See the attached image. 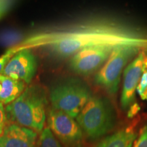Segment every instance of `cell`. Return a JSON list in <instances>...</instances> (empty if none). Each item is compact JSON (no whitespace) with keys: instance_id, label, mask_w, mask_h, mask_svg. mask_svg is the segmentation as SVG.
I'll return each mask as SVG.
<instances>
[{"instance_id":"1","label":"cell","mask_w":147,"mask_h":147,"mask_svg":"<svg viewBox=\"0 0 147 147\" xmlns=\"http://www.w3.org/2000/svg\"><path fill=\"white\" fill-rule=\"evenodd\" d=\"M121 45L147 47V38L120 25L98 23L69 30L38 34L29 37L19 46L28 49L47 47L55 54L65 57L88 47Z\"/></svg>"},{"instance_id":"2","label":"cell","mask_w":147,"mask_h":147,"mask_svg":"<svg viewBox=\"0 0 147 147\" xmlns=\"http://www.w3.org/2000/svg\"><path fill=\"white\" fill-rule=\"evenodd\" d=\"M47 103L43 86L38 83L29 84L19 97L5 107L7 119L37 133L41 132L47 119Z\"/></svg>"},{"instance_id":"3","label":"cell","mask_w":147,"mask_h":147,"mask_svg":"<svg viewBox=\"0 0 147 147\" xmlns=\"http://www.w3.org/2000/svg\"><path fill=\"white\" fill-rule=\"evenodd\" d=\"M76 119L82 131L89 138L96 140L113 129L117 116L115 107L107 97L93 95Z\"/></svg>"},{"instance_id":"4","label":"cell","mask_w":147,"mask_h":147,"mask_svg":"<svg viewBox=\"0 0 147 147\" xmlns=\"http://www.w3.org/2000/svg\"><path fill=\"white\" fill-rule=\"evenodd\" d=\"M92 96L88 85L80 80L71 78L53 87L50 100L53 108L75 119Z\"/></svg>"},{"instance_id":"5","label":"cell","mask_w":147,"mask_h":147,"mask_svg":"<svg viewBox=\"0 0 147 147\" xmlns=\"http://www.w3.org/2000/svg\"><path fill=\"white\" fill-rule=\"evenodd\" d=\"M141 47L134 45H121L113 49L106 63L95 76V82L110 94L118 91L121 76L125 66L140 51Z\"/></svg>"},{"instance_id":"6","label":"cell","mask_w":147,"mask_h":147,"mask_svg":"<svg viewBox=\"0 0 147 147\" xmlns=\"http://www.w3.org/2000/svg\"><path fill=\"white\" fill-rule=\"evenodd\" d=\"M115 47L113 46H97L82 49L71 57V69L80 75L91 74L102 67Z\"/></svg>"},{"instance_id":"7","label":"cell","mask_w":147,"mask_h":147,"mask_svg":"<svg viewBox=\"0 0 147 147\" xmlns=\"http://www.w3.org/2000/svg\"><path fill=\"white\" fill-rule=\"evenodd\" d=\"M147 70V53L140 51L124 70L123 84L121 96L122 109L128 110L135 103L136 91L141 77Z\"/></svg>"},{"instance_id":"8","label":"cell","mask_w":147,"mask_h":147,"mask_svg":"<svg viewBox=\"0 0 147 147\" xmlns=\"http://www.w3.org/2000/svg\"><path fill=\"white\" fill-rule=\"evenodd\" d=\"M49 127L61 142L68 146H76L82 138L80 126L67 114L61 110L51 108L48 117Z\"/></svg>"},{"instance_id":"9","label":"cell","mask_w":147,"mask_h":147,"mask_svg":"<svg viewBox=\"0 0 147 147\" xmlns=\"http://www.w3.org/2000/svg\"><path fill=\"white\" fill-rule=\"evenodd\" d=\"M36 57L30 49H24L10 59L0 74L29 84L36 74Z\"/></svg>"},{"instance_id":"10","label":"cell","mask_w":147,"mask_h":147,"mask_svg":"<svg viewBox=\"0 0 147 147\" xmlns=\"http://www.w3.org/2000/svg\"><path fill=\"white\" fill-rule=\"evenodd\" d=\"M38 133L14 123L6 125L0 136V147H36Z\"/></svg>"},{"instance_id":"11","label":"cell","mask_w":147,"mask_h":147,"mask_svg":"<svg viewBox=\"0 0 147 147\" xmlns=\"http://www.w3.org/2000/svg\"><path fill=\"white\" fill-rule=\"evenodd\" d=\"M1 91L0 93V102L8 105L19 97L26 88V83L21 80H14L10 77L0 74Z\"/></svg>"},{"instance_id":"12","label":"cell","mask_w":147,"mask_h":147,"mask_svg":"<svg viewBox=\"0 0 147 147\" xmlns=\"http://www.w3.org/2000/svg\"><path fill=\"white\" fill-rule=\"evenodd\" d=\"M136 137L131 129H123L104 138L95 147H133Z\"/></svg>"},{"instance_id":"13","label":"cell","mask_w":147,"mask_h":147,"mask_svg":"<svg viewBox=\"0 0 147 147\" xmlns=\"http://www.w3.org/2000/svg\"><path fill=\"white\" fill-rule=\"evenodd\" d=\"M37 145L38 147H63L49 127H46L41 131Z\"/></svg>"},{"instance_id":"14","label":"cell","mask_w":147,"mask_h":147,"mask_svg":"<svg viewBox=\"0 0 147 147\" xmlns=\"http://www.w3.org/2000/svg\"><path fill=\"white\" fill-rule=\"evenodd\" d=\"M21 50V49H20V47H18V46H16V47H12L11 48V49H8L4 54H3L1 57H0V74L2 71L3 69H4L5 65H6V64L8 63L9 61L10 60V59L12 58L16 53H18V51Z\"/></svg>"},{"instance_id":"15","label":"cell","mask_w":147,"mask_h":147,"mask_svg":"<svg viewBox=\"0 0 147 147\" xmlns=\"http://www.w3.org/2000/svg\"><path fill=\"white\" fill-rule=\"evenodd\" d=\"M133 147H147V125L141 129Z\"/></svg>"},{"instance_id":"16","label":"cell","mask_w":147,"mask_h":147,"mask_svg":"<svg viewBox=\"0 0 147 147\" xmlns=\"http://www.w3.org/2000/svg\"><path fill=\"white\" fill-rule=\"evenodd\" d=\"M7 122V116L5 108L2 103L0 102V136L3 134Z\"/></svg>"},{"instance_id":"17","label":"cell","mask_w":147,"mask_h":147,"mask_svg":"<svg viewBox=\"0 0 147 147\" xmlns=\"http://www.w3.org/2000/svg\"><path fill=\"white\" fill-rule=\"evenodd\" d=\"M146 87H147V70L145 71L144 74H142L136 89L138 94L140 97H141V95L143 94V93H144L145 89H146Z\"/></svg>"},{"instance_id":"18","label":"cell","mask_w":147,"mask_h":147,"mask_svg":"<svg viewBox=\"0 0 147 147\" xmlns=\"http://www.w3.org/2000/svg\"><path fill=\"white\" fill-rule=\"evenodd\" d=\"M139 110H140L139 105L137 104V103L135 102L134 104H132V105L130 106V107L129 108V109L127 110H128V112H127L128 117H129V118L133 117L134 116H135L136 115V113L139 111Z\"/></svg>"},{"instance_id":"19","label":"cell","mask_w":147,"mask_h":147,"mask_svg":"<svg viewBox=\"0 0 147 147\" xmlns=\"http://www.w3.org/2000/svg\"><path fill=\"white\" fill-rule=\"evenodd\" d=\"M9 3L5 2V1H0V19L4 16V14L6 12L7 10L9 8Z\"/></svg>"},{"instance_id":"20","label":"cell","mask_w":147,"mask_h":147,"mask_svg":"<svg viewBox=\"0 0 147 147\" xmlns=\"http://www.w3.org/2000/svg\"><path fill=\"white\" fill-rule=\"evenodd\" d=\"M1 82H0V93H1Z\"/></svg>"}]
</instances>
